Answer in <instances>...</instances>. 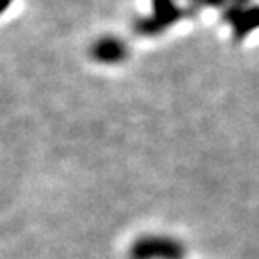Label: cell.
<instances>
[{
  "label": "cell",
  "mask_w": 259,
  "mask_h": 259,
  "mask_svg": "<svg viewBox=\"0 0 259 259\" xmlns=\"http://www.w3.org/2000/svg\"><path fill=\"white\" fill-rule=\"evenodd\" d=\"M229 4H248V0H227V6Z\"/></svg>",
  "instance_id": "8992f818"
},
{
  "label": "cell",
  "mask_w": 259,
  "mask_h": 259,
  "mask_svg": "<svg viewBox=\"0 0 259 259\" xmlns=\"http://www.w3.org/2000/svg\"><path fill=\"white\" fill-rule=\"evenodd\" d=\"M91 54L96 62L102 64H119L127 58V47L121 38L102 37L98 38L91 48Z\"/></svg>",
  "instance_id": "277c9868"
},
{
  "label": "cell",
  "mask_w": 259,
  "mask_h": 259,
  "mask_svg": "<svg viewBox=\"0 0 259 259\" xmlns=\"http://www.w3.org/2000/svg\"><path fill=\"white\" fill-rule=\"evenodd\" d=\"M10 4H12V0H0V14L6 12L10 8Z\"/></svg>",
  "instance_id": "5b68a950"
},
{
  "label": "cell",
  "mask_w": 259,
  "mask_h": 259,
  "mask_svg": "<svg viewBox=\"0 0 259 259\" xmlns=\"http://www.w3.org/2000/svg\"><path fill=\"white\" fill-rule=\"evenodd\" d=\"M185 246L171 236H142L131 246V259H183Z\"/></svg>",
  "instance_id": "6da1fadb"
},
{
  "label": "cell",
  "mask_w": 259,
  "mask_h": 259,
  "mask_svg": "<svg viewBox=\"0 0 259 259\" xmlns=\"http://www.w3.org/2000/svg\"><path fill=\"white\" fill-rule=\"evenodd\" d=\"M223 19L234 31V37L244 38L250 31L259 27V6L257 4H229L223 8Z\"/></svg>",
  "instance_id": "3957f363"
},
{
  "label": "cell",
  "mask_w": 259,
  "mask_h": 259,
  "mask_svg": "<svg viewBox=\"0 0 259 259\" xmlns=\"http://www.w3.org/2000/svg\"><path fill=\"white\" fill-rule=\"evenodd\" d=\"M152 4H154L152 16L140 18L135 23V29L142 37H156L167 27H171L183 16V10L179 8L173 0H152Z\"/></svg>",
  "instance_id": "7a4b0ae2"
}]
</instances>
